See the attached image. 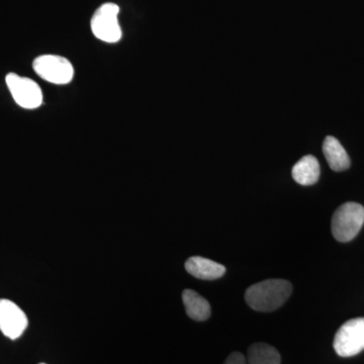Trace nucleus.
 I'll return each instance as SVG.
<instances>
[{
  "label": "nucleus",
  "mask_w": 364,
  "mask_h": 364,
  "mask_svg": "<svg viewBox=\"0 0 364 364\" xmlns=\"http://www.w3.org/2000/svg\"><path fill=\"white\" fill-rule=\"evenodd\" d=\"M293 286L284 279H267L248 287L246 303L257 312H272L280 308L291 296Z\"/></svg>",
  "instance_id": "f257e3e1"
},
{
  "label": "nucleus",
  "mask_w": 364,
  "mask_h": 364,
  "mask_svg": "<svg viewBox=\"0 0 364 364\" xmlns=\"http://www.w3.org/2000/svg\"><path fill=\"white\" fill-rule=\"evenodd\" d=\"M364 224V208L358 203H345L332 218L333 236L339 242L353 240Z\"/></svg>",
  "instance_id": "f03ea898"
},
{
  "label": "nucleus",
  "mask_w": 364,
  "mask_h": 364,
  "mask_svg": "<svg viewBox=\"0 0 364 364\" xmlns=\"http://www.w3.org/2000/svg\"><path fill=\"white\" fill-rule=\"evenodd\" d=\"M333 345L341 358H351L364 350V318L344 323L335 335Z\"/></svg>",
  "instance_id": "7ed1b4c3"
},
{
  "label": "nucleus",
  "mask_w": 364,
  "mask_h": 364,
  "mask_svg": "<svg viewBox=\"0 0 364 364\" xmlns=\"http://www.w3.org/2000/svg\"><path fill=\"white\" fill-rule=\"evenodd\" d=\"M33 68L41 78L63 85L71 82L74 77V68L71 62L58 55H42L35 59Z\"/></svg>",
  "instance_id": "20e7f679"
},
{
  "label": "nucleus",
  "mask_w": 364,
  "mask_h": 364,
  "mask_svg": "<svg viewBox=\"0 0 364 364\" xmlns=\"http://www.w3.org/2000/svg\"><path fill=\"white\" fill-rule=\"evenodd\" d=\"M119 7L117 4H105L93 14L91 18V31L98 40L105 43H117L122 39V28L119 26Z\"/></svg>",
  "instance_id": "39448f33"
},
{
  "label": "nucleus",
  "mask_w": 364,
  "mask_h": 364,
  "mask_svg": "<svg viewBox=\"0 0 364 364\" xmlns=\"http://www.w3.org/2000/svg\"><path fill=\"white\" fill-rule=\"evenodd\" d=\"M7 87L14 102L26 109H35L43 104V92L39 85L32 79L9 73L6 78Z\"/></svg>",
  "instance_id": "423d86ee"
},
{
  "label": "nucleus",
  "mask_w": 364,
  "mask_h": 364,
  "mask_svg": "<svg viewBox=\"0 0 364 364\" xmlns=\"http://www.w3.org/2000/svg\"><path fill=\"white\" fill-rule=\"evenodd\" d=\"M28 324V318L20 306L9 299H0V331L16 340L23 335Z\"/></svg>",
  "instance_id": "0eeeda50"
},
{
  "label": "nucleus",
  "mask_w": 364,
  "mask_h": 364,
  "mask_svg": "<svg viewBox=\"0 0 364 364\" xmlns=\"http://www.w3.org/2000/svg\"><path fill=\"white\" fill-rule=\"evenodd\" d=\"M186 269L198 279L215 280L220 279L226 272V267L215 261L200 256L188 258Z\"/></svg>",
  "instance_id": "6e6552de"
},
{
  "label": "nucleus",
  "mask_w": 364,
  "mask_h": 364,
  "mask_svg": "<svg viewBox=\"0 0 364 364\" xmlns=\"http://www.w3.org/2000/svg\"><path fill=\"white\" fill-rule=\"evenodd\" d=\"M323 153H324L330 168L334 171H344L350 167V158L347 154L343 146L335 136H326L324 143H323Z\"/></svg>",
  "instance_id": "1a4fd4ad"
},
{
  "label": "nucleus",
  "mask_w": 364,
  "mask_h": 364,
  "mask_svg": "<svg viewBox=\"0 0 364 364\" xmlns=\"http://www.w3.org/2000/svg\"><path fill=\"white\" fill-rule=\"evenodd\" d=\"M320 172V164L317 158L308 155L296 163L291 174L294 181L301 186H313L318 181Z\"/></svg>",
  "instance_id": "9d476101"
},
{
  "label": "nucleus",
  "mask_w": 364,
  "mask_h": 364,
  "mask_svg": "<svg viewBox=\"0 0 364 364\" xmlns=\"http://www.w3.org/2000/svg\"><path fill=\"white\" fill-rule=\"evenodd\" d=\"M182 301L186 306V314L193 320L203 322L210 317L212 310H210V304L207 299L193 289H186L183 291Z\"/></svg>",
  "instance_id": "9b49d317"
},
{
  "label": "nucleus",
  "mask_w": 364,
  "mask_h": 364,
  "mask_svg": "<svg viewBox=\"0 0 364 364\" xmlns=\"http://www.w3.org/2000/svg\"><path fill=\"white\" fill-rule=\"evenodd\" d=\"M247 364H280L279 352L267 343H254L249 347Z\"/></svg>",
  "instance_id": "f8f14e48"
},
{
  "label": "nucleus",
  "mask_w": 364,
  "mask_h": 364,
  "mask_svg": "<svg viewBox=\"0 0 364 364\" xmlns=\"http://www.w3.org/2000/svg\"><path fill=\"white\" fill-rule=\"evenodd\" d=\"M224 364H247V359L240 352L230 354Z\"/></svg>",
  "instance_id": "ddd939ff"
},
{
  "label": "nucleus",
  "mask_w": 364,
  "mask_h": 364,
  "mask_svg": "<svg viewBox=\"0 0 364 364\" xmlns=\"http://www.w3.org/2000/svg\"><path fill=\"white\" fill-rule=\"evenodd\" d=\"M40 364H46V363H40Z\"/></svg>",
  "instance_id": "4468645a"
}]
</instances>
